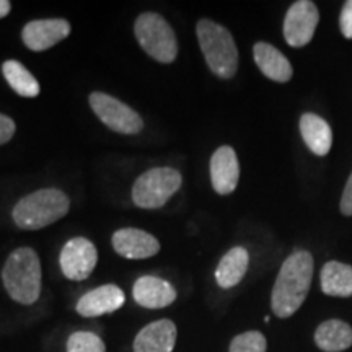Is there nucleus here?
<instances>
[{
    "label": "nucleus",
    "mask_w": 352,
    "mask_h": 352,
    "mask_svg": "<svg viewBox=\"0 0 352 352\" xmlns=\"http://www.w3.org/2000/svg\"><path fill=\"white\" fill-rule=\"evenodd\" d=\"M314 277V258L298 250L285 259L271 296V307L276 316L289 318L303 305Z\"/></svg>",
    "instance_id": "f257e3e1"
},
{
    "label": "nucleus",
    "mask_w": 352,
    "mask_h": 352,
    "mask_svg": "<svg viewBox=\"0 0 352 352\" xmlns=\"http://www.w3.org/2000/svg\"><path fill=\"white\" fill-rule=\"evenodd\" d=\"M6 290L13 300L32 305L41 294V263L34 250L19 248L8 256L2 271Z\"/></svg>",
    "instance_id": "f03ea898"
},
{
    "label": "nucleus",
    "mask_w": 352,
    "mask_h": 352,
    "mask_svg": "<svg viewBox=\"0 0 352 352\" xmlns=\"http://www.w3.org/2000/svg\"><path fill=\"white\" fill-rule=\"evenodd\" d=\"M70 201L60 189H39L25 196L13 208V220L23 230H39L69 212Z\"/></svg>",
    "instance_id": "7ed1b4c3"
},
{
    "label": "nucleus",
    "mask_w": 352,
    "mask_h": 352,
    "mask_svg": "<svg viewBox=\"0 0 352 352\" xmlns=\"http://www.w3.org/2000/svg\"><path fill=\"white\" fill-rule=\"evenodd\" d=\"M197 39L209 69L220 78H232L239 70V50L232 33L212 20H199Z\"/></svg>",
    "instance_id": "20e7f679"
},
{
    "label": "nucleus",
    "mask_w": 352,
    "mask_h": 352,
    "mask_svg": "<svg viewBox=\"0 0 352 352\" xmlns=\"http://www.w3.org/2000/svg\"><path fill=\"white\" fill-rule=\"evenodd\" d=\"M135 38L152 59L170 64L178 54V41L171 26L158 13H142L134 25Z\"/></svg>",
    "instance_id": "39448f33"
},
{
    "label": "nucleus",
    "mask_w": 352,
    "mask_h": 352,
    "mask_svg": "<svg viewBox=\"0 0 352 352\" xmlns=\"http://www.w3.org/2000/svg\"><path fill=\"white\" fill-rule=\"evenodd\" d=\"M182 188V175L175 168L158 166L145 171L132 188V201L138 208L158 209Z\"/></svg>",
    "instance_id": "423d86ee"
},
{
    "label": "nucleus",
    "mask_w": 352,
    "mask_h": 352,
    "mask_svg": "<svg viewBox=\"0 0 352 352\" xmlns=\"http://www.w3.org/2000/svg\"><path fill=\"white\" fill-rule=\"evenodd\" d=\"M90 107L109 129L120 134H139L144 121L131 107L107 94L95 91L90 95Z\"/></svg>",
    "instance_id": "0eeeda50"
},
{
    "label": "nucleus",
    "mask_w": 352,
    "mask_h": 352,
    "mask_svg": "<svg viewBox=\"0 0 352 352\" xmlns=\"http://www.w3.org/2000/svg\"><path fill=\"white\" fill-rule=\"evenodd\" d=\"M320 12L310 0H298L292 3L284 20V38L289 46L303 47L314 38Z\"/></svg>",
    "instance_id": "6e6552de"
},
{
    "label": "nucleus",
    "mask_w": 352,
    "mask_h": 352,
    "mask_svg": "<svg viewBox=\"0 0 352 352\" xmlns=\"http://www.w3.org/2000/svg\"><path fill=\"white\" fill-rule=\"evenodd\" d=\"M96 261L98 253L95 245L82 236L69 240L59 256L63 274L70 280H85L94 272Z\"/></svg>",
    "instance_id": "1a4fd4ad"
},
{
    "label": "nucleus",
    "mask_w": 352,
    "mask_h": 352,
    "mask_svg": "<svg viewBox=\"0 0 352 352\" xmlns=\"http://www.w3.org/2000/svg\"><path fill=\"white\" fill-rule=\"evenodd\" d=\"M70 34V25L67 20L50 19V20H33L25 25L21 38L25 46L32 51H46L56 46Z\"/></svg>",
    "instance_id": "9d476101"
},
{
    "label": "nucleus",
    "mask_w": 352,
    "mask_h": 352,
    "mask_svg": "<svg viewBox=\"0 0 352 352\" xmlns=\"http://www.w3.org/2000/svg\"><path fill=\"white\" fill-rule=\"evenodd\" d=\"M113 248L127 259H145L160 252V243L151 233L139 228H121L113 235Z\"/></svg>",
    "instance_id": "9b49d317"
},
{
    "label": "nucleus",
    "mask_w": 352,
    "mask_h": 352,
    "mask_svg": "<svg viewBox=\"0 0 352 352\" xmlns=\"http://www.w3.org/2000/svg\"><path fill=\"white\" fill-rule=\"evenodd\" d=\"M240 178V165L232 147L223 145L210 158V179L217 195H230L235 191Z\"/></svg>",
    "instance_id": "f8f14e48"
},
{
    "label": "nucleus",
    "mask_w": 352,
    "mask_h": 352,
    "mask_svg": "<svg viewBox=\"0 0 352 352\" xmlns=\"http://www.w3.org/2000/svg\"><path fill=\"white\" fill-rule=\"evenodd\" d=\"M124 292L118 285L107 284L85 294L77 302V311L85 318H94L120 310L124 305Z\"/></svg>",
    "instance_id": "ddd939ff"
},
{
    "label": "nucleus",
    "mask_w": 352,
    "mask_h": 352,
    "mask_svg": "<svg viewBox=\"0 0 352 352\" xmlns=\"http://www.w3.org/2000/svg\"><path fill=\"white\" fill-rule=\"evenodd\" d=\"M134 300L144 308H164L176 300V290L155 276H142L134 284Z\"/></svg>",
    "instance_id": "4468645a"
},
{
    "label": "nucleus",
    "mask_w": 352,
    "mask_h": 352,
    "mask_svg": "<svg viewBox=\"0 0 352 352\" xmlns=\"http://www.w3.org/2000/svg\"><path fill=\"white\" fill-rule=\"evenodd\" d=\"M176 342V327L171 320H158L140 329L134 352H171Z\"/></svg>",
    "instance_id": "2eb2a0df"
},
{
    "label": "nucleus",
    "mask_w": 352,
    "mask_h": 352,
    "mask_svg": "<svg viewBox=\"0 0 352 352\" xmlns=\"http://www.w3.org/2000/svg\"><path fill=\"white\" fill-rule=\"evenodd\" d=\"M254 63L259 70L271 80L284 83L292 78V65L279 50L267 43H256L253 47Z\"/></svg>",
    "instance_id": "dca6fc26"
},
{
    "label": "nucleus",
    "mask_w": 352,
    "mask_h": 352,
    "mask_svg": "<svg viewBox=\"0 0 352 352\" xmlns=\"http://www.w3.org/2000/svg\"><path fill=\"white\" fill-rule=\"evenodd\" d=\"M300 132L307 147L315 155H328L333 145V131L323 118L314 113H305L300 118Z\"/></svg>",
    "instance_id": "f3484780"
},
{
    "label": "nucleus",
    "mask_w": 352,
    "mask_h": 352,
    "mask_svg": "<svg viewBox=\"0 0 352 352\" xmlns=\"http://www.w3.org/2000/svg\"><path fill=\"white\" fill-rule=\"evenodd\" d=\"M250 254L243 246H235L220 259L215 270V280L222 289H232L243 279L248 270Z\"/></svg>",
    "instance_id": "a211bd4d"
},
{
    "label": "nucleus",
    "mask_w": 352,
    "mask_h": 352,
    "mask_svg": "<svg viewBox=\"0 0 352 352\" xmlns=\"http://www.w3.org/2000/svg\"><path fill=\"white\" fill-rule=\"evenodd\" d=\"M315 342L324 352L346 351L352 346V328L341 320H328L316 328Z\"/></svg>",
    "instance_id": "6ab92c4d"
},
{
    "label": "nucleus",
    "mask_w": 352,
    "mask_h": 352,
    "mask_svg": "<svg viewBox=\"0 0 352 352\" xmlns=\"http://www.w3.org/2000/svg\"><path fill=\"white\" fill-rule=\"evenodd\" d=\"M321 290L331 297H352V266L329 261L321 270Z\"/></svg>",
    "instance_id": "aec40b11"
},
{
    "label": "nucleus",
    "mask_w": 352,
    "mask_h": 352,
    "mask_svg": "<svg viewBox=\"0 0 352 352\" xmlns=\"http://www.w3.org/2000/svg\"><path fill=\"white\" fill-rule=\"evenodd\" d=\"M6 80L13 90L25 98H34L39 95V83L32 72L19 60H6L2 65Z\"/></svg>",
    "instance_id": "412c9836"
},
{
    "label": "nucleus",
    "mask_w": 352,
    "mask_h": 352,
    "mask_svg": "<svg viewBox=\"0 0 352 352\" xmlns=\"http://www.w3.org/2000/svg\"><path fill=\"white\" fill-rule=\"evenodd\" d=\"M67 352H107L104 342L100 336L90 331H77L70 334Z\"/></svg>",
    "instance_id": "4be33fe9"
},
{
    "label": "nucleus",
    "mask_w": 352,
    "mask_h": 352,
    "mask_svg": "<svg viewBox=\"0 0 352 352\" xmlns=\"http://www.w3.org/2000/svg\"><path fill=\"white\" fill-rule=\"evenodd\" d=\"M266 338L259 331L241 333L230 342V352H266Z\"/></svg>",
    "instance_id": "5701e85b"
},
{
    "label": "nucleus",
    "mask_w": 352,
    "mask_h": 352,
    "mask_svg": "<svg viewBox=\"0 0 352 352\" xmlns=\"http://www.w3.org/2000/svg\"><path fill=\"white\" fill-rule=\"evenodd\" d=\"M340 28L344 38L352 39V0H347L340 15Z\"/></svg>",
    "instance_id": "b1692460"
},
{
    "label": "nucleus",
    "mask_w": 352,
    "mask_h": 352,
    "mask_svg": "<svg viewBox=\"0 0 352 352\" xmlns=\"http://www.w3.org/2000/svg\"><path fill=\"white\" fill-rule=\"evenodd\" d=\"M15 122H13L12 118L6 116V114L0 113V145L7 144L8 140L13 138L15 134Z\"/></svg>",
    "instance_id": "393cba45"
},
{
    "label": "nucleus",
    "mask_w": 352,
    "mask_h": 352,
    "mask_svg": "<svg viewBox=\"0 0 352 352\" xmlns=\"http://www.w3.org/2000/svg\"><path fill=\"white\" fill-rule=\"evenodd\" d=\"M341 212L344 215H352V173L347 179L344 192L341 197Z\"/></svg>",
    "instance_id": "a878e982"
},
{
    "label": "nucleus",
    "mask_w": 352,
    "mask_h": 352,
    "mask_svg": "<svg viewBox=\"0 0 352 352\" xmlns=\"http://www.w3.org/2000/svg\"><path fill=\"white\" fill-rule=\"evenodd\" d=\"M12 10V3L8 0H0V19L7 16Z\"/></svg>",
    "instance_id": "bb28decb"
}]
</instances>
